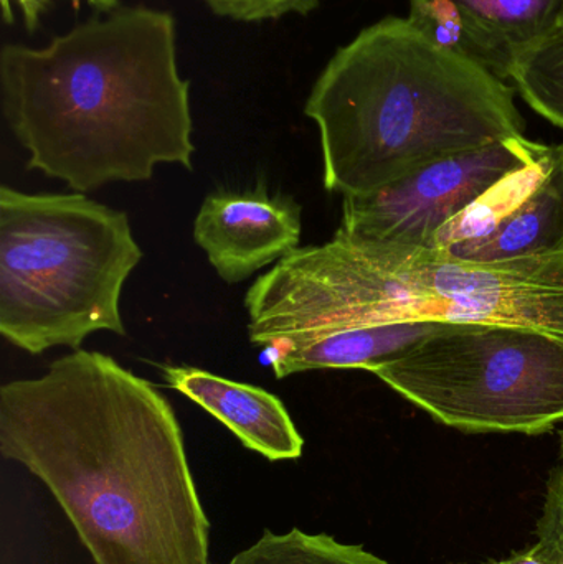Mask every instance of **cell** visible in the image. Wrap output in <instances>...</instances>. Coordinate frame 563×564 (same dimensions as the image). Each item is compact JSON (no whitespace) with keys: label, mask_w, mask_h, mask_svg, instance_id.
Masks as SVG:
<instances>
[{"label":"cell","mask_w":563,"mask_h":564,"mask_svg":"<svg viewBox=\"0 0 563 564\" xmlns=\"http://www.w3.org/2000/svg\"><path fill=\"white\" fill-rule=\"evenodd\" d=\"M0 453L45 484L95 564H208L174 410L109 355L79 348L3 384Z\"/></svg>","instance_id":"cell-1"},{"label":"cell","mask_w":563,"mask_h":564,"mask_svg":"<svg viewBox=\"0 0 563 564\" xmlns=\"http://www.w3.org/2000/svg\"><path fill=\"white\" fill-rule=\"evenodd\" d=\"M175 39L171 13L121 7L42 48L3 46V118L26 169L79 194L151 181L159 164L191 171V83Z\"/></svg>","instance_id":"cell-2"},{"label":"cell","mask_w":563,"mask_h":564,"mask_svg":"<svg viewBox=\"0 0 563 564\" xmlns=\"http://www.w3.org/2000/svg\"><path fill=\"white\" fill-rule=\"evenodd\" d=\"M304 112L320 128L324 187L366 195L440 159L524 135L515 91L387 17L337 50Z\"/></svg>","instance_id":"cell-3"},{"label":"cell","mask_w":563,"mask_h":564,"mask_svg":"<svg viewBox=\"0 0 563 564\" xmlns=\"http://www.w3.org/2000/svg\"><path fill=\"white\" fill-rule=\"evenodd\" d=\"M245 308L248 337L260 347L389 322L508 324L563 335V254L468 263L336 234L278 261L248 289Z\"/></svg>","instance_id":"cell-4"},{"label":"cell","mask_w":563,"mask_h":564,"mask_svg":"<svg viewBox=\"0 0 563 564\" xmlns=\"http://www.w3.org/2000/svg\"><path fill=\"white\" fill-rule=\"evenodd\" d=\"M142 260L124 212L85 194L0 188V334L42 355L79 350L96 332L124 337L121 294Z\"/></svg>","instance_id":"cell-5"},{"label":"cell","mask_w":563,"mask_h":564,"mask_svg":"<svg viewBox=\"0 0 563 564\" xmlns=\"http://www.w3.org/2000/svg\"><path fill=\"white\" fill-rule=\"evenodd\" d=\"M372 373L462 433L538 436L563 421V335L539 328L440 324Z\"/></svg>","instance_id":"cell-6"},{"label":"cell","mask_w":563,"mask_h":564,"mask_svg":"<svg viewBox=\"0 0 563 564\" xmlns=\"http://www.w3.org/2000/svg\"><path fill=\"white\" fill-rule=\"evenodd\" d=\"M541 142L521 138L440 159L366 195L344 197L336 234L397 248H432L436 235L489 188L524 167Z\"/></svg>","instance_id":"cell-7"},{"label":"cell","mask_w":563,"mask_h":564,"mask_svg":"<svg viewBox=\"0 0 563 564\" xmlns=\"http://www.w3.org/2000/svg\"><path fill=\"white\" fill-rule=\"evenodd\" d=\"M429 250L483 264L563 254V145H539L524 167L450 221Z\"/></svg>","instance_id":"cell-8"},{"label":"cell","mask_w":563,"mask_h":564,"mask_svg":"<svg viewBox=\"0 0 563 564\" xmlns=\"http://www.w3.org/2000/svg\"><path fill=\"white\" fill-rule=\"evenodd\" d=\"M410 22L440 48L495 78L563 25V0H410Z\"/></svg>","instance_id":"cell-9"},{"label":"cell","mask_w":563,"mask_h":564,"mask_svg":"<svg viewBox=\"0 0 563 564\" xmlns=\"http://www.w3.org/2000/svg\"><path fill=\"white\" fill-rule=\"evenodd\" d=\"M301 207L288 195L218 191L205 197L194 221V240L227 284L243 282L300 248Z\"/></svg>","instance_id":"cell-10"},{"label":"cell","mask_w":563,"mask_h":564,"mask_svg":"<svg viewBox=\"0 0 563 564\" xmlns=\"http://www.w3.org/2000/svg\"><path fill=\"white\" fill-rule=\"evenodd\" d=\"M165 383L187 397L268 460L300 459L304 440L280 398L194 367H162Z\"/></svg>","instance_id":"cell-11"},{"label":"cell","mask_w":563,"mask_h":564,"mask_svg":"<svg viewBox=\"0 0 563 564\" xmlns=\"http://www.w3.org/2000/svg\"><path fill=\"white\" fill-rule=\"evenodd\" d=\"M445 322H389L343 328L306 338L280 340L267 347L278 380L327 368L372 371L409 351Z\"/></svg>","instance_id":"cell-12"},{"label":"cell","mask_w":563,"mask_h":564,"mask_svg":"<svg viewBox=\"0 0 563 564\" xmlns=\"http://www.w3.org/2000/svg\"><path fill=\"white\" fill-rule=\"evenodd\" d=\"M228 564H390L360 545H346L333 536L307 535L293 529L284 535L267 530L251 549Z\"/></svg>","instance_id":"cell-13"},{"label":"cell","mask_w":563,"mask_h":564,"mask_svg":"<svg viewBox=\"0 0 563 564\" xmlns=\"http://www.w3.org/2000/svg\"><path fill=\"white\" fill-rule=\"evenodd\" d=\"M511 79L535 112L563 129V25L528 53Z\"/></svg>","instance_id":"cell-14"},{"label":"cell","mask_w":563,"mask_h":564,"mask_svg":"<svg viewBox=\"0 0 563 564\" xmlns=\"http://www.w3.org/2000/svg\"><path fill=\"white\" fill-rule=\"evenodd\" d=\"M535 535V545L541 549L545 560L551 564H563V463L549 476Z\"/></svg>","instance_id":"cell-15"},{"label":"cell","mask_w":563,"mask_h":564,"mask_svg":"<svg viewBox=\"0 0 563 564\" xmlns=\"http://www.w3.org/2000/svg\"><path fill=\"white\" fill-rule=\"evenodd\" d=\"M214 13L237 22L281 19L288 13H310L320 0H204Z\"/></svg>","instance_id":"cell-16"},{"label":"cell","mask_w":563,"mask_h":564,"mask_svg":"<svg viewBox=\"0 0 563 564\" xmlns=\"http://www.w3.org/2000/svg\"><path fill=\"white\" fill-rule=\"evenodd\" d=\"M12 2H15L17 6H19L26 29L33 30L35 29L36 23H39L40 15H42L43 10L46 9V6H48L52 0H2L3 19H6L7 23L13 22L12 6H10ZM75 2H86L89 3V6L98 7V9L109 10L116 9L119 0H75Z\"/></svg>","instance_id":"cell-17"},{"label":"cell","mask_w":563,"mask_h":564,"mask_svg":"<svg viewBox=\"0 0 563 564\" xmlns=\"http://www.w3.org/2000/svg\"><path fill=\"white\" fill-rule=\"evenodd\" d=\"M489 564H551L542 555L541 549L538 545L531 546V549L524 550V552L515 553L509 558L501 560V562H495Z\"/></svg>","instance_id":"cell-18"},{"label":"cell","mask_w":563,"mask_h":564,"mask_svg":"<svg viewBox=\"0 0 563 564\" xmlns=\"http://www.w3.org/2000/svg\"><path fill=\"white\" fill-rule=\"evenodd\" d=\"M561 451H562V460H563V434H562Z\"/></svg>","instance_id":"cell-19"}]
</instances>
